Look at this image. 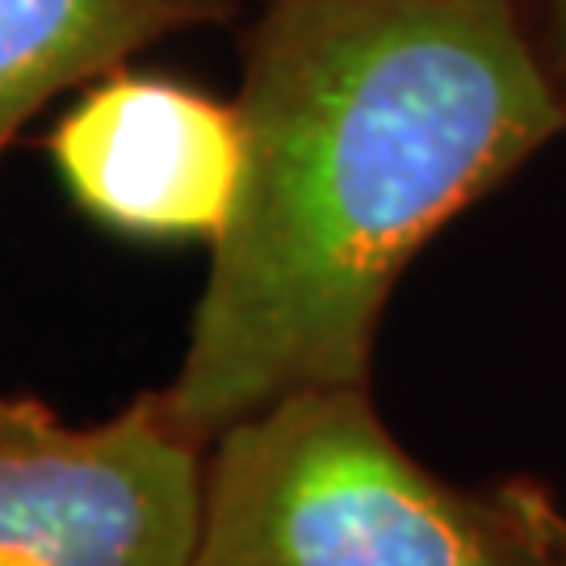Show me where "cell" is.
I'll return each instance as SVG.
<instances>
[{
    "label": "cell",
    "instance_id": "5",
    "mask_svg": "<svg viewBox=\"0 0 566 566\" xmlns=\"http://www.w3.org/2000/svg\"><path fill=\"white\" fill-rule=\"evenodd\" d=\"M240 0H0V160L67 88L118 72L151 42L235 13Z\"/></svg>",
    "mask_w": 566,
    "mask_h": 566
},
{
    "label": "cell",
    "instance_id": "6",
    "mask_svg": "<svg viewBox=\"0 0 566 566\" xmlns=\"http://www.w3.org/2000/svg\"><path fill=\"white\" fill-rule=\"evenodd\" d=\"M542 55H546L549 76L566 102V0H546V51Z\"/></svg>",
    "mask_w": 566,
    "mask_h": 566
},
{
    "label": "cell",
    "instance_id": "4",
    "mask_svg": "<svg viewBox=\"0 0 566 566\" xmlns=\"http://www.w3.org/2000/svg\"><path fill=\"white\" fill-rule=\"evenodd\" d=\"M46 147L72 202L135 240L214 243L240 193L235 102L168 76L118 67L93 81Z\"/></svg>",
    "mask_w": 566,
    "mask_h": 566
},
{
    "label": "cell",
    "instance_id": "3",
    "mask_svg": "<svg viewBox=\"0 0 566 566\" xmlns=\"http://www.w3.org/2000/svg\"><path fill=\"white\" fill-rule=\"evenodd\" d=\"M202 449L164 395L102 424L0 395V566H193Z\"/></svg>",
    "mask_w": 566,
    "mask_h": 566
},
{
    "label": "cell",
    "instance_id": "1",
    "mask_svg": "<svg viewBox=\"0 0 566 566\" xmlns=\"http://www.w3.org/2000/svg\"><path fill=\"white\" fill-rule=\"evenodd\" d=\"M243 172L164 407L210 446L306 386H369L407 264L566 130L512 0H269Z\"/></svg>",
    "mask_w": 566,
    "mask_h": 566
},
{
    "label": "cell",
    "instance_id": "2",
    "mask_svg": "<svg viewBox=\"0 0 566 566\" xmlns=\"http://www.w3.org/2000/svg\"><path fill=\"white\" fill-rule=\"evenodd\" d=\"M193 566H566L546 486H458L365 386H306L210 441Z\"/></svg>",
    "mask_w": 566,
    "mask_h": 566
}]
</instances>
